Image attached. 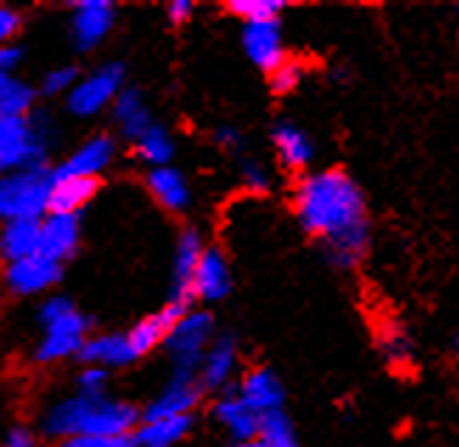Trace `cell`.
Returning <instances> with one entry per match:
<instances>
[{
    "label": "cell",
    "instance_id": "ba28073f",
    "mask_svg": "<svg viewBox=\"0 0 459 447\" xmlns=\"http://www.w3.org/2000/svg\"><path fill=\"white\" fill-rule=\"evenodd\" d=\"M118 9L110 0H76L71 6V43L79 54H91L113 34Z\"/></svg>",
    "mask_w": 459,
    "mask_h": 447
},
{
    "label": "cell",
    "instance_id": "7402d4cb",
    "mask_svg": "<svg viewBox=\"0 0 459 447\" xmlns=\"http://www.w3.org/2000/svg\"><path fill=\"white\" fill-rule=\"evenodd\" d=\"M99 189H102V180H93V177H54L51 194H48V214L79 217V211L88 209L96 200Z\"/></svg>",
    "mask_w": 459,
    "mask_h": 447
},
{
    "label": "cell",
    "instance_id": "5b68a950",
    "mask_svg": "<svg viewBox=\"0 0 459 447\" xmlns=\"http://www.w3.org/2000/svg\"><path fill=\"white\" fill-rule=\"evenodd\" d=\"M217 332L221 330H217V321L209 310H186L175 321V327L164 340V352L169 357L172 372L197 374L201 360L212 347V340L217 338Z\"/></svg>",
    "mask_w": 459,
    "mask_h": 447
},
{
    "label": "cell",
    "instance_id": "d4e9b609",
    "mask_svg": "<svg viewBox=\"0 0 459 447\" xmlns=\"http://www.w3.org/2000/svg\"><path fill=\"white\" fill-rule=\"evenodd\" d=\"M39 254V219L0 222V265Z\"/></svg>",
    "mask_w": 459,
    "mask_h": 447
},
{
    "label": "cell",
    "instance_id": "7a4b0ae2",
    "mask_svg": "<svg viewBox=\"0 0 459 447\" xmlns=\"http://www.w3.org/2000/svg\"><path fill=\"white\" fill-rule=\"evenodd\" d=\"M142 422V408L130 400H118L113 394L85 397L68 394L59 397L39 414V436L59 442L74 436H130Z\"/></svg>",
    "mask_w": 459,
    "mask_h": 447
},
{
    "label": "cell",
    "instance_id": "e0dca14e",
    "mask_svg": "<svg viewBox=\"0 0 459 447\" xmlns=\"http://www.w3.org/2000/svg\"><path fill=\"white\" fill-rule=\"evenodd\" d=\"M144 189L155 200V206H161L167 214H175V217H184L195 202L189 177L178 167L147 169L144 172Z\"/></svg>",
    "mask_w": 459,
    "mask_h": 447
},
{
    "label": "cell",
    "instance_id": "cb8c5ba5",
    "mask_svg": "<svg viewBox=\"0 0 459 447\" xmlns=\"http://www.w3.org/2000/svg\"><path fill=\"white\" fill-rule=\"evenodd\" d=\"M195 428V417L142 419L130 434L133 447H178Z\"/></svg>",
    "mask_w": 459,
    "mask_h": 447
},
{
    "label": "cell",
    "instance_id": "d6a6232c",
    "mask_svg": "<svg viewBox=\"0 0 459 447\" xmlns=\"http://www.w3.org/2000/svg\"><path fill=\"white\" fill-rule=\"evenodd\" d=\"M79 68L76 65H54L51 71H46L43 73V79H39V88H37V93H43V96H48V99H65L71 90H74V85L79 82Z\"/></svg>",
    "mask_w": 459,
    "mask_h": 447
},
{
    "label": "cell",
    "instance_id": "4316f807",
    "mask_svg": "<svg viewBox=\"0 0 459 447\" xmlns=\"http://www.w3.org/2000/svg\"><path fill=\"white\" fill-rule=\"evenodd\" d=\"M375 340H377V349H381L384 360L392 365V369L401 372L414 363V343L397 321H384L375 332Z\"/></svg>",
    "mask_w": 459,
    "mask_h": 447
},
{
    "label": "cell",
    "instance_id": "8d00e7d4",
    "mask_svg": "<svg viewBox=\"0 0 459 447\" xmlns=\"http://www.w3.org/2000/svg\"><path fill=\"white\" fill-rule=\"evenodd\" d=\"M23 29V14L12 6L0 4V46H9L14 43V37Z\"/></svg>",
    "mask_w": 459,
    "mask_h": 447
},
{
    "label": "cell",
    "instance_id": "3957f363",
    "mask_svg": "<svg viewBox=\"0 0 459 447\" xmlns=\"http://www.w3.org/2000/svg\"><path fill=\"white\" fill-rule=\"evenodd\" d=\"M37 323L43 327V338L34 347L37 365H56L63 360L76 357L79 349L85 347V340L93 335L91 318L68 296L59 293L39 298Z\"/></svg>",
    "mask_w": 459,
    "mask_h": 447
},
{
    "label": "cell",
    "instance_id": "d590c367",
    "mask_svg": "<svg viewBox=\"0 0 459 447\" xmlns=\"http://www.w3.org/2000/svg\"><path fill=\"white\" fill-rule=\"evenodd\" d=\"M51 447H133L130 436H74V439H59Z\"/></svg>",
    "mask_w": 459,
    "mask_h": 447
},
{
    "label": "cell",
    "instance_id": "7bdbcfd3",
    "mask_svg": "<svg viewBox=\"0 0 459 447\" xmlns=\"http://www.w3.org/2000/svg\"><path fill=\"white\" fill-rule=\"evenodd\" d=\"M454 357H456V360H459V335H456V338H454Z\"/></svg>",
    "mask_w": 459,
    "mask_h": 447
},
{
    "label": "cell",
    "instance_id": "7c38bea8",
    "mask_svg": "<svg viewBox=\"0 0 459 447\" xmlns=\"http://www.w3.org/2000/svg\"><path fill=\"white\" fill-rule=\"evenodd\" d=\"M231 391L243 400L256 417L285 411V397H288L285 385L268 365H251V369H243Z\"/></svg>",
    "mask_w": 459,
    "mask_h": 447
},
{
    "label": "cell",
    "instance_id": "4dcf8cb0",
    "mask_svg": "<svg viewBox=\"0 0 459 447\" xmlns=\"http://www.w3.org/2000/svg\"><path fill=\"white\" fill-rule=\"evenodd\" d=\"M223 9L239 17L243 23H259V20H279V14L285 12V4L282 0H229Z\"/></svg>",
    "mask_w": 459,
    "mask_h": 447
},
{
    "label": "cell",
    "instance_id": "9a60e30c",
    "mask_svg": "<svg viewBox=\"0 0 459 447\" xmlns=\"http://www.w3.org/2000/svg\"><path fill=\"white\" fill-rule=\"evenodd\" d=\"M234 290V273H231V259L223 248L206 245L201 262H197V271L192 279V298L214 304L223 301Z\"/></svg>",
    "mask_w": 459,
    "mask_h": 447
},
{
    "label": "cell",
    "instance_id": "5bb4252c",
    "mask_svg": "<svg viewBox=\"0 0 459 447\" xmlns=\"http://www.w3.org/2000/svg\"><path fill=\"white\" fill-rule=\"evenodd\" d=\"M239 46H243L251 65L263 73H271L288 59L282 23L279 20H259V23H243L239 31Z\"/></svg>",
    "mask_w": 459,
    "mask_h": 447
},
{
    "label": "cell",
    "instance_id": "6da1fadb",
    "mask_svg": "<svg viewBox=\"0 0 459 447\" xmlns=\"http://www.w3.org/2000/svg\"><path fill=\"white\" fill-rule=\"evenodd\" d=\"M296 222L325 248L330 265L352 271L369 254L372 222L361 186L342 167L313 169L296 180Z\"/></svg>",
    "mask_w": 459,
    "mask_h": 447
},
{
    "label": "cell",
    "instance_id": "52a82bcc",
    "mask_svg": "<svg viewBox=\"0 0 459 447\" xmlns=\"http://www.w3.org/2000/svg\"><path fill=\"white\" fill-rule=\"evenodd\" d=\"M63 273H65V265L34 254L29 259H20L0 268V284H4V290L14 298H37V296L46 298L54 293L56 284L63 281Z\"/></svg>",
    "mask_w": 459,
    "mask_h": 447
},
{
    "label": "cell",
    "instance_id": "d6986e66",
    "mask_svg": "<svg viewBox=\"0 0 459 447\" xmlns=\"http://www.w3.org/2000/svg\"><path fill=\"white\" fill-rule=\"evenodd\" d=\"M186 310H192V307H178V304L167 301L161 310H155V313H150L144 318H138L130 330H125L135 357L142 360V357H147V355H152L158 349H164V340H167L169 330L175 327V321L181 318Z\"/></svg>",
    "mask_w": 459,
    "mask_h": 447
},
{
    "label": "cell",
    "instance_id": "b9f144b4",
    "mask_svg": "<svg viewBox=\"0 0 459 447\" xmlns=\"http://www.w3.org/2000/svg\"><path fill=\"white\" fill-rule=\"evenodd\" d=\"M231 447H265L259 439H248V442H237V444H231Z\"/></svg>",
    "mask_w": 459,
    "mask_h": 447
},
{
    "label": "cell",
    "instance_id": "836d02e7",
    "mask_svg": "<svg viewBox=\"0 0 459 447\" xmlns=\"http://www.w3.org/2000/svg\"><path fill=\"white\" fill-rule=\"evenodd\" d=\"M110 380L113 372L99 369V365H79V372L74 377V391L85 397H105L110 394Z\"/></svg>",
    "mask_w": 459,
    "mask_h": 447
},
{
    "label": "cell",
    "instance_id": "ffe728a7",
    "mask_svg": "<svg viewBox=\"0 0 459 447\" xmlns=\"http://www.w3.org/2000/svg\"><path fill=\"white\" fill-rule=\"evenodd\" d=\"M76 360L79 365H99V369H108V372L127 369V365L138 363L127 340V332H93L85 340V347L79 349Z\"/></svg>",
    "mask_w": 459,
    "mask_h": 447
},
{
    "label": "cell",
    "instance_id": "83f0119b",
    "mask_svg": "<svg viewBox=\"0 0 459 447\" xmlns=\"http://www.w3.org/2000/svg\"><path fill=\"white\" fill-rule=\"evenodd\" d=\"M37 96V88L20 73L0 76V116H31Z\"/></svg>",
    "mask_w": 459,
    "mask_h": 447
},
{
    "label": "cell",
    "instance_id": "ee69618b",
    "mask_svg": "<svg viewBox=\"0 0 459 447\" xmlns=\"http://www.w3.org/2000/svg\"><path fill=\"white\" fill-rule=\"evenodd\" d=\"M456 12H459V9H456Z\"/></svg>",
    "mask_w": 459,
    "mask_h": 447
},
{
    "label": "cell",
    "instance_id": "30bf717a",
    "mask_svg": "<svg viewBox=\"0 0 459 447\" xmlns=\"http://www.w3.org/2000/svg\"><path fill=\"white\" fill-rule=\"evenodd\" d=\"M239 372H243L239 369V340L231 332H217L197 369V383L204 385L206 394H226Z\"/></svg>",
    "mask_w": 459,
    "mask_h": 447
},
{
    "label": "cell",
    "instance_id": "2e32d148",
    "mask_svg": "<svg viewBox=\"0 0 459 447\" xmlns=\"http://www.w3.org/2000/svg\"><path fill=\"white\" fill-rule=\"evenodd\" d=\"M82 245V219L74 214H46L39 219V256L65 265Z\"/></svg>",
    "mask_w": 459,
    "mask_h": 447
},
{
    "label": "cell",
    "instance_id": "8fae6325",
    "mask_svg": "<svg viewBox=\"0 0 459 447\" xmlns=\"http://www.w3.org/2000/svg\"><path fill=\"white\" fill-rule=\"evenodd\" d=\"M118 155V141L110 133H96L85 138L65 160H59L56 167H51L54 177H93L99 180Z\"/></svg>",
    "mask_w": 459,
    "mask_h": 447
},
{
    "label": "cell",
    "instance_id": "1f68e13d",
    "mask_svg": "<svg viewBox=\"0 0 459 447\" xmlns=\"http://www.w3.org/2000/svg\"><path fill=\"white\" fill-rule=\"evenodd\" d=\"M305 76H307V65L302 63V59L288 56L282 65L273 68V71L268 73V88H271L276 96H288V93H293V90L302 88Z\"/></svg>",
    "mask_w": 459,
    "mask_h": 447
},
{
    "label": "cell",
    "instance_id": "9c48e42d",
    "mask_svg": "<svg viewBox=\"0 0 459 447\" xmlns=\"http://www.w3.org/2000/svg\"><path fill=\"white\" fill-rule=\"evenodd\" d=\"M206 391L197 383V374L172 372L169 380L155 391V397L142 408V419H164V417H195L201 408Z\"/></svg>",
    "mask_w": 459,
    "mask_h": 447
},
{
    "label": "cell",
    "instance_id": "603a6c76",
    "mask_svg": "<svg viewBox=\"0 0 459 447\" xmlns=\"http://www.w3.org/2000/svg\"><path fill=\"white\" fill-rule=\"evenodd\" d=\"M212 419L231 436L234 444L256 439L259 417L234 391H226V394L214 397V402H212Z\"/></svg>",
    "mask_w": 459,
    "mask_h": 447
},
{
    "label": "cell",
    "instance_id": "74e56055",
    "mask_svg": "<svg viewBox=\"0 0 459 447\" xmlns=\"http://www.w3.org/2000/svg\"><path fill=\"white\" fill-rule=\"evenodd\" d=\"M39 439L43 436H39L34 428H29V425H14V428H9L6 436L0 439V447H43Z\"/></svg>",
    "mask_w": 459,
    "mask_h": 447
},
{
    "label": "cell",
    "instance_id": "ac0fdd59",
    "mask_svg": "<svg viewBox=\"0 0 459 447\" xmlns=\"http://www.w3.org/2000/svg\"><path fill=\"white\" fill-rule=\"evenodd\" d=\"M271 144H273V155L279 160V167L299 177L310 169L316 158L313 138L299 125H293V121H276L271 130Z\"/></svg>",
    "mask_w": 459,
    "mask_h": 447
},
{
    "label": "cell",
    "instance_id": "f35d334b",
    "mask_svg": "<svg viewBox=\"0 0 459 447\" xmlns=\"http://www.w3.org/2000/svg\"><path fill=\"white\" fill-rule=\"evenodd\" d=\"M212 138H214V144L221 147L223 152H239V150L246 147V138H243V133H239L237 127H231V125L217 127Z\"/></svg>",
    "mask_w": 459,
    "mask_h": 447
},
{
    "label": "cell",
    "instance_id": "44dd1931",
    "mask_svg": "<svg viewBox=\"0 0 459 447\" xmlns=\"http://www.w3.org/2000/svg\"><path fill=\"white\" fill-rule=\"evenodd\" d=\"M110 116H113L116 133L122 135L125 141H130V144L142 138L155 125L144 90L142 88H133V85H127L122 93L116 96L113 107H110Z\"/></svg>",
    "mask_w": 459,
    "mask_h": 447
},
{
    "label": "cell",
    "instance_id": "e575fe53",
    "mask_svg": "<svg viewBox=\"0 0 459 447\" xmlns=\"http://www.w3.org/2000/svg\"><path fill=\"white\" fill-rule=\"evenodd\" d=\"M239 180H243L246 192L251 194H268L273 189V172L259 158L239 160Z\"/></svg>",
    "mask_w": 459,
    "mask_h": 447
},
{
    "label": "cell",
    "instance_id": "f1b7e54d",
    "mask_svg": "<svg viewBox=\"0 0 459 447\" xmlns=\"http://www.w3.org/2000/svg\"><path fill=\"white\" fill-rule=\"evenodd\" d=\"M37 135H51V127L37 113L31 116H0V152L26 144Z\"/></svg>",
    "mask_w": 459,
    "mask_h": 447
},
{
    "label": "cell",
    "instance_id": "f546056e",
    "mask_svg": "<svg viewBox=\"0 0 459 447\" xmlns=\"http://www.w3.org/2000/svg\"><path fill=\"white\" fill-rule=\"evenodd\" d=\"M256 439L265 447H299V434L288 411H273V414L259 417Z\"/></svg>",
    "mask_w": 459,
    "mask_h": 447
},
{
    "label": "cell",
    "instance_id": "277c9868",
    "mask_svg": "<svg viewBox=\"0 0 459 447\" xmlns=\"http://www.w3.org/2000/svg\"><path fill=\"white\" fill-rule=\"evenodd\" d=\"M51 183V167L0 175V222L43 219L48 214Z\"/></svg>",
    "mask_w": 459,
    "mask_h": 447
},
{
    "label": "cell",
    "instance_id": "ab89813d",
    "mask_svg": "<svg viewBox=\"0 0 459 447\" xmlns=\"http://www.w3.org/2000/svg\"><path fill=\"white\" fill-rule=\"evenodd\" d=\"M20 63H23V48L9 43V46H0V76H12L17 73Z\"/></svg>",
    "mask_w": 459,
    "mask_h": 447
},
{
    "label": "cell",
    "instance_id": "484cf974",
    "mask_svg": "<svg viewBox=\"0 0 459 447\" xmlns=\"http://www.w3.org/2000/svg\"><path fill=\"white\" fill-rule=\"evenodd\" d=\"M178 152L175 138L167 127L152 125L142 138L133 141V155L142 160L147 169H161V167H172Z\"/></svg>",
    "mask_w": 459,
    "mask_h": 447
},
{
    "label": "cell",
    "instance_id": "8992f818",
    "mask_svg": "<svg viewBox=\"0 0 459 447\" xmlns=\"http://www.w3.org/2000/svg\"><path fill=\"white\" fill-rule=\"evenodd\" d=\"M127 88V68L118 59L96 65L93 71L79 76L74 90L65 96V110L74 118H93L113 107L116 96Z\"/></svg>",
    "mask_w": 459,
    "mask_h": 447
},
{
    "label": "cell",
    "instance_id": "4fadbf2b",
    "mask_svg": "<svg viewBox=\"0 0 459 447\" xmlns=\"http://www.w3.org/2000/svg\"><path fill=\"white\" fill-rule=\"evenodd\" d=\"M206 251V242L201 228L186 226L175 239V251H172V288H169V304L178 307H192V279L197 271V262H201Z\"/></svg>",
    "mask_w": 459,
    "mask_h": 447
},
{
    "label": "cell",
    "instance_id": "60d3db41",
    "mask_svg": "<svg viewBox=\"0 0 459 447\" xmlns=\"http://www.w3.org/2000/svg\"><path fill=\"white\" fill-rule=\"evenodd\" d=\"M195 17V4L192 0H172L167 6V20L172 26H186L189 20Z\"/></svg>",
    "mask_w": 459,
    "mask_h": 447
}]
</instances>
